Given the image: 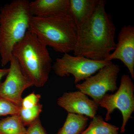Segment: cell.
<instances>
[{
  "mask_svg": "<svg viewBox=\"0 0 134 134\" xmlns=\"http://www.w3.org/2000/svg\"><path fill=\"white\" fill-rule=\"evenodd\" d=\"M105 1L99 0L96 11L77 26L75 56L96 61H105L116 47V28L111 16L106 11Z\"/></svg>",
  "mask_w": 134,
  "mask_h": 134,
  "instance_id": "obj_1",
  "label": "cell"
},
{
  "mask_svg": "<svg viewBox=\"0 0 134 134\" xmlns=\"http://www.w3.org/2000/svg\"><path fill=\"white\" fill-rule=\"evenodd\" d=\"M77 29L69 14L32 16L29 30L44 46L64 54L74 51Z\"/></svg>",
  "mask_w": 134,
  "mask_h": 134,
  "instance_id": "obj_2",
  "label": "cell"
},
{
  "mask_svg": "<svg viewBox=\"0 0 134 134\" xmlns=\"http://www.w3.org/2000/svg\"><path fill=\"white\" fill-rule=\"evenodd\" d=\"M12 55L33 86L41 87L45 85L52 67V60L47 47L34 34L28 30L24 38L13 47Z\"/></svg>",
  "mask_w": 134,
  "mask_h": 134,
  "instance_id": "obj_3",
  "label": "cell"
},
{
  "mask_svg": "<svg viewBox=\"0 0 134 134\" xmlns=\"http://www.w3.org/2000/svg\"><path fill=\"white\" fill-rule=\"evenodd\" d=\"M28 0H14L0 10V57L2 66L10 62L13 47L30 27L31 15Z\"/></svg>",
  "mask_w": 134,
  "mask_h": 134,
  "instance_id": "obj_4",
  "label": "cell"
},
{
  "mask_svg": "<svg viewBox=\"0 0 134 134\" xmlns=\"http://www.w3.org/2000/svg\"><path fill=\"white\" fill-rule=\"evenodd\" d=\"M99 105L107 110L105 120L108 121L111 119V114L115 109L120 111L122 117L120 132L126 131V126L134 111V84L128 75H122L120 84L117 91L113 94L106 93L99 103Z\"/></svg>",
  "mask_w": 134,
  "mask_h": 134,
  "instance_id": "obj_5",
  "label": "cell"
},
{
  "mask_svg": "<svg viewBox=\"0 0 134 134\" xmlns=\"http://www.w3.org/2000/svg\"><path fill=\"white\" fill-rule=\"evenodd\" d=\"M111 62L94 60L83 56H73L65 53L61 58H57L52 68L55 75L60 77L72 75L74 77L75 83L76 84Z\"/></svg>",
  "mask_w": 134,
  "mask_h": 134,
  "instance_id": "obj_6",
  "label": "cell"
},
{
  "mask_svg": "<svg viewBox=\"0 0 134 134\" xmlns=\"http://www.w3.org/2000/svg\"><path fill=\"white\" fill-rule=\"evenodd\" d=\"M120 71L119 66L112 62L101 68L96 75L82 83L76 84V87L79 91L91 97L98 104L108 92H114L118 90L117 82Z\"/></svg>",
  "mask_w": 134,
  "mask_h": 134,
  "instance_id": "obj_7",
  "label": "cell"
},
{
  "mask_svg": "<svg viewBox=\"0 0 134 134\" xmlns=\"http://www.w3.org/2000/svg\"><path fill=\"white\" fill-rule=\"evenodd\" d=\"M9 63L6 79L0 83V96L21 107L23 92L33 85L23 74L16 58L12 56Z\"/></svg>",
  "mask_w": 134,
  "mask_h": 134,
  "instance_id": "obj_8",
  "label": "cell"
},
{
  "mask_svg": "<svg viewBox=\"0 0 134 134\" xmlns=\"http://www.w3.org/2000/svg\"><path fill=\"white\" fill-rule=\"evenodd\" d=\"M115 50L105 61L119 60L126 67L132 79H134V27L129 25L121 29Z\"/></svg>",
  "mask_w": 134,
  "mask_h": 134,
  "instance_id": "obj_9",
  "label": "cell"
},
{
  "mask_svg": "<svg viewBox=\"0 0 134 134\" xmlns=\"http://www.w3.org/2000/svg\"><path fill=\"white\" fill-rule=\"evenodd\" d=\"M57 104L68 113L83 115L92 119L99 106L80 91L65 92L58 99Z\"/></svg>",
  "mask_w": 134,
  "mask_h": 134,
  "instance_id": "obj_10",
  "label": "cell"
},
{
  "mask_svg": "<svg viewBox=\"0 0 134 134\" xmlns=\"http://www.w3.org/2000/svg\"><path fill=\"white\" fill-rule=\"evenodd\" d=\"M29 9L32 16L70 14L69 0H36L30 2Z\"/></svg>",
  "mask_w": 134,
  "mask_h": 134,
  "instance_id": "obj_11",
  "label": "cell"
},
{
  "mask_svg": "<svg viewBox=\"0 0 134 134\" xmlns=\"http://www.w3.org/2000/svg\"><path fill=\"white\" fill-rule=\"evenodd\" d=\"M99 0H69L70 12L77 26L93 14Z\"/></svg>",
  "mask_w": 134,
  "mask_h": 134,
  "instance_id": "obj_12",
  "label": "cell"
},
{
  "mask_svg": "<svg viewBox=\"0 0 134 134\" xmlns=\"http://www.w3.org/2000/svg\"><path fill=\"white\" fill-rule=\"evenodd\" d=\"M88 120L85 115L68 113L64 125L56 134H81L85 130Z\"/></svg>",
  "mask_w": 134,
  "mask_h": 134,
  "instance_id": "obj_13",
  "label": "cell"
},
{
  "mask_svg": "<svg viewBox=\"0 0 134 134\" xmlns=\"http://www.w3.org/2000/svg\"><path fill=\"white\" fill-rule=\"evenodd\" d=\"M89 126L81 134H119V127L104 121L100 115L92 118Z\"/></svg>",
  "mask_w": 134,
  "mask_h": 134,
  "instance_id": "obj_14",
  "label": "cell"
},
{
  "mask_svg": "<svg viewBox=\"0 0 134 134\" xmlns=\"http://www.w3.org/2000/svg\"><path fill=\"white\" fill-rule=\"evenodd\" d=\"M26 129L19 114L0 120V134H26Z\"/></svg>",
  "mask_w": 134,
  "mask_h": 134,
  "instance_id": "obj_15",
  "label": "cell"
},
{
  "mask_svg": "<svg viewBox=\"0 0 134 134\" xmlns=\"http://www.w3.org/2000/svg\"><path fill=\"white\" fill-rule=\"evenodd\" d=\"M43 105L40 103L30 108H21L19 115L25 126H29L39 118L42 111Z\"/></svg>",
  "mask_w": 134,
  "mask_h": 134,
  "instance_id": "obj_16",
  "label": "cell"
},
{
  "mask_svg": "<svg viewBox=\"0 0 134 134\" xmlns=\"http://www.w3.org/2000/svg\"><path fill=\"white\" fill-rule=\"evenodd\" d=\"M21 107L0 96V117L19 114Z\"/></svg>",
  "mask_w": 134,
  "mask_h": 134,
  "instance_id": "obj_17",
  "label": "cell"
},
{
  "mask_svg": "<svg viewBox=\"0 0 134 134\" xmlns=\"http://www.w3.org/2000/svg\"><path fill=\"white\" fill-rule=\"evenodd\" d=\"M41 97L40 95L36 94L34 92L30 93L23 99L21 108H30L36 106L39 103Z\"/></svg>",
  "mask_w": 134,
  "mask_h": 134,
  "instance_id": "obj_18",
  "label": "cell"
},
{
  "mask_svg": "<svg viewBox=\"0 0 134 134\" xmlns=\"http://www.w3.org/2000/svg\"><path fill=\"white\" fill-rule=\"evenodd\" d=\"M26 134H47L42 125L40 118L29 125Z\"/></svg>",
  "mask_w": 134,
  "mask_h": 134,
  "instance_id": "obj_19",
  "label": "cell"
},
{
  "mask_svg": "<svg viewBox=\"0 0 134 134\" xmlns=\"http://www.w3.org/2000/svg\"><path fill=\"white\" fill-rule=\"evenodd\" d=\"M9 71V69L0 68V81L3 77L7 75Z\"/></svg>",
  "mask_w": 134,
  "mask_h": 134,
  "instance_id": "obj_20",
  "label": "cell"
}]
</instances>
